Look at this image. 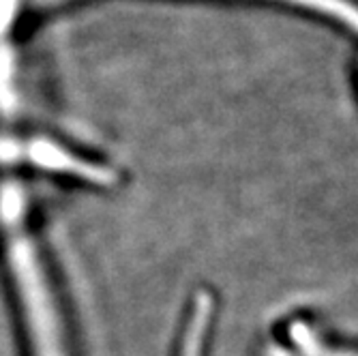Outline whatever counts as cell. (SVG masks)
I'll return each instance as SVG.
<instances>
[{
	"label": "cell",
	"instance_id": "obj_3",
	"mask_svg": "<svg viewBox=\"0 0 358 356\" xmlns=\"http://www.w3.org/2000/svg\"><path fill=\"white\" fill-rule=\"evenodd\" d=\"M289 339L296 346L299 356H358V352L348 350V348H337L327 341H322L317 333L305 325V322H292L289 329Z\"/></svg>",
	"mask_w": 358,
	"mask_h": 356
},
{
	"label": "cell",
	"instance_id": "obj_4",
	"mask_svg": "<svg viewBox=\"0 0 358 356\" xmlns=\"http://www.w3.org/2000/svg\"><path fill=\"white\" fill-rule=\"evenodd\" d=\"M17 0H0V37L11 28V22L15 17Z\"/></svg>",
	"mask_w": 358,
	"mask_h": 356
},
{
	"label": "cell",
	"instance_id": "obj_2",
	"mask_svg": "<svg viewBox=\"0 0 358 356\" xmlns=\"http://www.w3.org/2000/svg\"><path fill=\"white\" fill-rule=\"evenodd\" d=\"M213 313V297L208 292H198L191 309V315L187 320V329L182 335V348L180 356H200L204 346V335L210 325Z\"/></svg>",
	"mask_w": 358,
	"mask_h": 356
},
{
	"label": "cell",
	"instance_id": "obj_1",
	"mask_svg": "<svg viewBox=\"0 0 358 356\" xmlns=\"http://www.w3.org/2000/svg\"><path fill=\"white\" fill-rule=\"evenodd\" d=\"M41 3L56 5V3H62V0H41ZM268 3L299 7L303 11L329 17L358 35V3H354V0H268Z\"/></svg>",
	"mask_w": 358,
	"mask_h": 356
}]
</instances>
